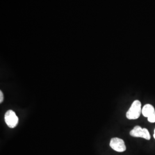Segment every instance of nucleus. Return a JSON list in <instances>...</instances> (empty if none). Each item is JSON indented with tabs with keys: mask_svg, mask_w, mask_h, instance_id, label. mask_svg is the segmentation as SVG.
Instances as JSON below:
<instances>
[{
	"mask_svg": "<svg viewBox=\"0 0 155 155\" xmlns=\"http://www.w3.org/2000/svg\"><path fill=\"white\" fill-rule=\"evenodd\" d=\"M141 113H142L141 103L139 100H136L127 111L126 116L129 120H136L140 117Z\"/></svg>",
	"mask_w": 155,
	"mask_h": 155,
	"instance_id": "1",
	"label": "nucleus"
},
{
	"mask_svg": "<svg viewBox=\"0 0 155 155\" xmlns=\"http://www.w3.org/2000/svg\"><path fill=\"white\" fill-rule=\"evenodd\" d=\"M130 135L134 137H141L143 139L150 140V132L146 128H142L140 126H136L130 132Z\"/></svg>",
	"mask_w": 155,
	"mask_h": 155,
	"instance_id": "2",
	"label": "nucleus"
},
{
	"mask_svg": "<svg viewBox=\"0 0 155 155\" xmlns=\"http://www.w3.org/2000/svg\"><path fill=\"white\" fill-rule=\"evenodd\" d=\"M6 125L11 128L16 127L18 122V118L16 113L11 110L7 111L4 117Z\"/></svg>",
	"mask_w": 155,
	"mask_h": 155,
	"instance_id": "3",
	"label": "nucleus"
},
{
	"mask_svg": "<svg viewBox=\"0 0 155 155\" xmlns=\"http://www.w3.org/2000/svg\"><path fill=\"white\" fill-rule=\"evenodd\" d=\"M110 146L113 150L118 152H123L127 149L124 141L117 137L111 139Z\"/></svg>",
	"mask_w": 155,
	"mask_h": 155,
	"instance_id": "4",
	"label": "nucleus"
},
{
	"mask_svg": "<svg viewBox=\"0 0 155 155\" xmlns=\"http://www.w3.org/2000/svg\"><path fill=\"white\" fill-rule=\"evenodd\" d=\"M142 114L144 117L148 118V121L152 123L155 122V109L150 104H146L142 108Z\"/></svg>",
	"mask_w": 155,
	"mask_h": 155,
	"instance_id": "5",
	"label": "nucleus"
},
{
	"mask_svg": "<svg viewBox=\"0 0 155 155\" xmlns=\"http://www.w3.org/2000/svg\"><path fill=\"white\" fill-rule=\"evenodd\" d=\"M4 100V95L2 91H0V103H2Z\"/></svg>",
	"mask_w": 155,
	"mask_h": 155,
	"instance_id": "6",
	"label": "nucleus"
},
{
	"mask_svg": "<svg viewBox=\"0 0 155 155\" xmlns=\"http://www.w3.org/2000/svg\"><path fill=\"white\" fill-rule=\"evenodd\" d=\"M153 137H154V138L155 139V130H154V134H153Z\"/></svg>",
	"mask_w": 155,
	"mask_h": 155,
	"instance_id": "7",
	"label": "nucleus"
}]
</instances>
